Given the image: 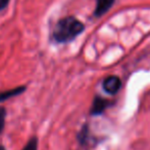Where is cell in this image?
Listing matches in <instances>:
<instances>
[{
    "label": "cell",
    "mask_w": 150,
    "mask_h": 150,
    "mask_svg": "<svg viewBox=\"0 0 150 150\" xmlns=\"http://www.w3.org/2000/svg\"><path fill=\"white\" fill-rule=\"evenodd\" d=\"M83 23L75 17H67L56 23L52 32V38L57 43H65L74 40L84 31Z\"/></svg>",
    "instance_id": "6da1fadb"
},
{
    "label": "cell",
    "mask_w": 150,
    "mask_h": 150,
    "mask_svg": "<svg viewBox=\"0 0 150 150\" xmlns=\"http://www.w3.org/2000/svg\"><path fill=\"white\" fill-rule=\"evenodd\" d=\"M120 86H122V82L120 79L117 76L111 75L106 77L103 80V88L106 93L110 95H115L120 90Z\"/></svg>",
    "instance_id": "7a4b0ae2"
},
{
    "label": "cell",
    "mask_w": 150,
    "mask_h": 150,
    "mask_svg": "<svg viewBox=\"0 0 150 150\" xmlns=\"http://www.w3.org/2000/svg\"><path fill=\"white\" fill-rule=\"evenodd\" d=\"M115 0H97L96 8H95L94 16L96 17H101L102 14H104L105 12H107L111 8V6L113 5Z\"/></svg>",
    "instance_id": "3957f363"
},
{
    "label": "cell",
    "mask_w": 150,
    "mask_h": 150,
    "mask_svg": "<svg viewBox=\"0 0 150 150\" xmlns=\"http://www.w3.org/2000/svg\"><path fill=\"white\" fill-rule=\"evenodd\" d=\"M26 90V86H18V88H12V90H4V92H0V103L4 102V101L11 99L13 97L20 96Z\"/></svg>",
    "instance_id": "277c9868"
},
{
    "label": "cell",
    "mask_w": 150,
    "mask_h": 150,
    "mask_svg": "<svg viewBox=\"0 0 150 150\" xmlns=\"http://www.w3.org/2000/svg\"><path fill=\"white\" fill-rule=\"evenodd\" d=\"M106 107H107L106 101L97 97V98L94 99V102H93L92 108H91V114L92 115H98V114L102 113Z\"/></svg>",
    "instance_id": "5b68a950"
},
{
    "label": "cell",
    "mask_w": 150,
    "mask_h": 150,
    "mask_svg": "<svg viewBox=\"0 0 150 150\" xmlns=\"http://www.w3.org/2000/svg\"><path fill=\"white\" fill-rule=\"evenodd\" d=\"M22 150H38V139L36 137H33Z\"/></svg>",
    "instance_id": "8992f818"
},
{
    "label": "cell",
    "mask_w": 150,
    "mask_h": 150,
    "mask_svg": "<svg viewBox=\"0 0 150 150\" xmlns=\"http://www.w3.org/2000/svg\"><path fill=\"white\" fill-rule=\"evenodd\" d=\"M5 118H6V110L4 107H0V135L3 132L4 126H5Z\"/></svg>",
    "instance_id": "52a82bcc"
},
{
    "label": "cell",
    "mask_w": 150,
    "mask_h": 150,
    "mask_svg": "<svg viewBox=\"0 0 150 150\" xmlns=\"http://www.w3.org/2000/svg\"><path fill=\"white\" fill-rule=\"evenodd\" d=\"M9 3V0H0V10L4 9Z\"/></svg>",
    "instance_id": "ba28073f"
},
{
    "label": "cell",
    "mask_w": 150,
    "mask_h": 150,
    "mask_svg": "<svg viewBox=\"0 0 150 150\" xmlns=\"http://www.w3.org/2000/svg\"><path fill=\"white\" fill-rule=\"evenodd\" d=\"M0 150H6L5 147L3 146V145H0Z\"/></svg>",
    "instance_id": "9c48e42d"
}]
</instances>
